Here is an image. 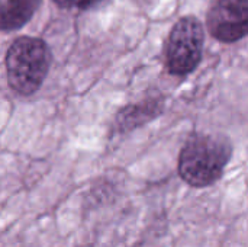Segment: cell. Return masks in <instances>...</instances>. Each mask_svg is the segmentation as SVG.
<instances>
[{"instance_id": "1", "label": "cell", "mask_w": 248, "mask_h": 247, "mask_svg": "<svg viewBox=\"0 0 248 247\" xmlns=\"http://www.w3.org/2000/svg\"><path fill=\"white\" fill-rule=\"evenodd\" d=\"M232 157V143L227 135L196 132L183 146L177 172L193 188H206L218 182Z\"/></svg>"}, {"instance_id": "2", "label": "cell", "mask_w": 248, "mask_h": 247, "mask_svg": "<svg viewBox=\"0 0 248 247\" xmlns=\"http://www.w3.org/2000/svg\"><path fill=\"white\" fill-rule=\"evenodd\" d=\"M51 67V51L45 41L20 36L6 54V73L10 87L23 96L33 95L44 83Z\"/></svg>"}, {"instance_id": "3", "label": "cell", "mask_w": 248, "mask_h": 247, "mask_svg": "<svg viewBox=\"0 0 248 247\" xmlns=\"http://www.w3.org/2000/svg\"><path fill=\"white\" fill-rule=\"evenodd\" d=\"M205 32L201 20L185 16L173 26L164 48L166 67L170 74L186 76L192 73L202 60Z\"/></svg>"}, {"instance_id": "4", "label": "cell", "mask_w": 248, "mask_h": 247, "mask_svg": "<svg viewBox=\"0 0 248 247\" xmlns=\"http://www.w3.org/2000/svg\"><path fill=\"white\" fill-rule=\"evenodd\" d=\"M206 25L221 42H237L247 35L248 0H215L208 10Z\"/></svg>"}, {"instance_id": "5", "label": "cell", "mask_w": 248, "mask_h": 247, "mask_svg": "<svg viewBox=\"0 0 248 247\" xmlns=\"http://www.w3.org/2000/svg\"><path fill=\"white\" fill-rule=\"evenodd\" d=\"M164 109V99L153 96L138 103L126 105L116 116V127L119 131H131L155 119Z\"/></svg>"}, {"instance_id": "6", "label": "cell", "mask_w": 248, "mask_h": 247, "mask_svg": "<svg viewBox=\"0 0 248 247\" xmlns=\"http://www.w3.org/2000/svg\"><path fill=\"white\" fill-rule=\"evenodd\" d=\"M42 0H0V32L23 28L36 13Z\"/></svg>"}, {"instance_id": "7", "label": "cell", "mask_w": 248, "mask_h": 247, "mask_svg": "<svg viewBox=\"0 0 248 247\" xmlns=\"http://www.w3.org/2000/svg\"><path fill=\"white\" fill-rule=\"evenodd\" d=\"M105 0H54V3L62 9H76V10H84L90 9L93 6H97Z\"/></svg>"}]
</instances>
